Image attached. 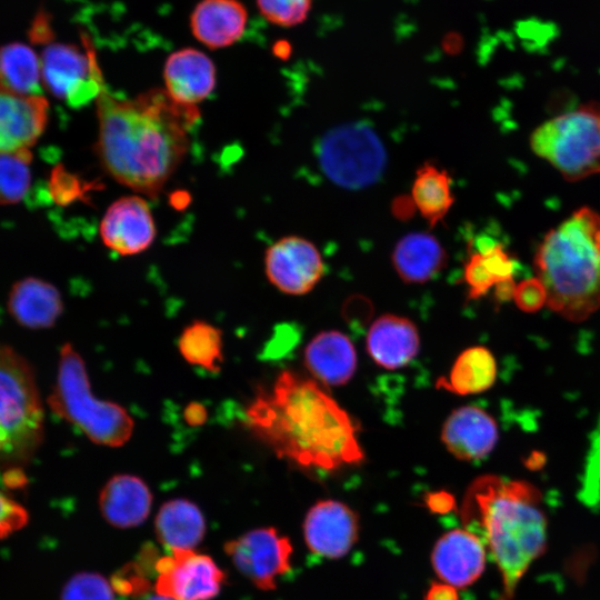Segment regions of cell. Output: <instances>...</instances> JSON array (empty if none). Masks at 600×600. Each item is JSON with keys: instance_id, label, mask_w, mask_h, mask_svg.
Masks as SVG:
<instances>
[{"instance_id": "cell-37", "label": "cell", "mask_w": 600, "mask_h": 600, "mask_svg": "<svg viewBox=\"0 0 600 600\" xmlns=\"http://www.w3.org/2000/svg\"><path fill=\"white\" fill-rule=\"evenodd\" d=\"M426 600H458V592L454 587L441 581L431 584Z\"/></svg>"}, {"instance_id": "cell-12", "label": "cell", "mask_w": 600, "mask_h": 600, "mask_svg": "<svg viewBox=\"0 0 600 600\" xmlns=\"http://www.w3.org/2000/svg\"><path fill=\"white\" fill-rule=\"evenodd\" d=\"M264 270L278 290L302 296L319 283L326 267L313 242L299 236H287L267 249Z\"/></svg>"}, {"instance_id": "cell-34", "label": "cell", "mask_w": 600, "mask_h": 600, "mask_svg": "<svg viewBox=\"0 0 600 600\" xmlns=\"http://www.w3.org/2000/svg\"><path fill=\"white\" fill-rule=\"evenodd\" d=\"M512 299L524 312H536L547 306L546 289L537 277L516 283Z\"/></svg>"}, {"instance_id": "cell-23", "label": "cell", "mask_w": 600, "mask_h": 600, "mask_svg": "<svg viewBox=\"0 0 600 600\" xmlns=\"http://www.w3.org/2000/svg\"><path fill=\"white\" fill-rule=\"evenodd\" d=\"M391 260L403 282L424 283L447 266L448 253L433 234L411 232L397 242Z\"/></svg>"}, {"instance_id": "cell-24", "label": "cell", "mask_w": 600, "mask_h": 600, "mask_svg": "<svg viewBox=\"0 0 600 600\" xmlns=\"http://www.w3.org/2000/svg\"><path fill=\"white\" fill-rule=\"evenodd\" d=\"M8 306L20 324L32 329L51 327L63 309L57 288L34 278L23 279L13 286Z\"/></svg>"}, {"instance_id": "cell-31", "label": "cell", "mask_w": 600, "mask_h": 600, "mask_svg": "<svg viewBox=\"0 0 600 600\" xmlns=\"http://www.w3.org/2000/svg\"><path fill=\"white\" fill-rule=\"evenodd\" d=\"M31 158L29 149L0 154V204L16 203L27 196Z\"/></svg>"}, {"instance_id": "cell-3", "label": "cell", "mask_w": 600, "mask_h": 600, "mask_svg": "<svg viewBox=\"0 0 600 600\" xmlns=\"http://www.w3.org/2000/svg\"><path fill=\"white\" fill-rule=\"evenodd\" d=\"M539 490L521 480L480 476L467 489L461 518L478 529L502 578L499 600H512L529 566L546 547L547 520Z\"/></svg>"}, {"instance_id": "cell-20", "label": "cell", "mask_w": 600, "mask_h": 600, "mask_svg": "<svg viewBox=\"0 0 600 600\" xmlns=\"http://www.w3.org/2000/svg\"><path fill=\"white\" fill-rule=\"evenodd\" d=\"M356 348L348 336L337 330L314 336L304 350V364L314 380L323 386L348 383L357 370Z\"/></svg>"}, {"instance_id": "cell-35", "label": "cell", "mask_w": 600, "mask_h": 600, "mask_svg": "<svg viewBox=\"0 0 600 600\" xmlns=\"http://www.w3.org/2000/svg\"><path fill=\"white\" fill-rule=\"evenodd\" d=\"M28 520L27 510L0 489V539L22 529Z\"/></svg>"}, {"instance_id": "cell-36", "label": "cell", "mask_w": 600, "mask_h": 600, "mask_svg": "<svg viewBox=\"0 0 600 600\" xmlns=\"http://www.w3.org/2000/svg\"><path fill=\"white\" fill-rule=\"evenodd\" d=\"M426 504L433 512H448L454 507L453 497L443 491L429 493L426 498Z\"/></svg>"}, {"instance_id": "cell-29", "label": "cell", "mask_w": 600, "mask_h": 600, "mask_svg": "<svg viewBox=\"0 0 600 600\" xmlns=\"http://www.w3.org/2000/svg\"><path fill=\"white\" fill-rule=\"evenodd\" d=\"M40 76L41 61L31 48L14 42L0 49V89L26 97L42 96Z\"/></svg>"}, {"instance_id": "cell-32", "label": "cell", "mask_w": 600, "mask_h": 600, "mask_svg": "<svg viewBox=\"0 0 600 600\" xmlns=\"http://www.w3.org/2000/svg\"><path fill=\"white\" fill-rule=\"evenodd\" d=\"M60 600H114L113 589L100 574L82 572L63 587Z\"/></svg>"}, {"instance_id": "cell-8", "label": "cell", "mask_w": 600, "mask_h": 600, "mask_svg": "<svg viewBox=\"0 0 600 600\" xmlns=\"http://www.w3.org/2000/svg\"><path fill=\"white\" fill-rule=\"evenodd\" d=\"M318 154L324 174L350 190L377 182L387 164L382 141L362 122L344 123L329 130L320 141Z\"/></svg>"}, {"instance_id": "cell-30", "label": "cell", "mask_w": 600, "mask_h": 600, "mask_svg": "<svg viewBox=\"0 0 600 600\" xmlns=\"http://www.w3.org/2000/svg\"><path fill=\"white\" fill-rule=\"evenodd\" d=\"M222 331L216 326L194 320L182 330L178 349L191 366L217 373L223 362Z\"/></svg>"}, {"instance_id": "cell-13", "label": "cell", "mask_w": 600, "mask_h": 600, "mask_svg": "<svg viewBox=\"0 0 600 600\" xmlns=\"http://www.w3.org/2000/svg\"><path fill=\"white\" fill-rule=\"evenodd\" d=\"M100 236L106 247L121 256L146 251L156 238L148 203L138 196L116 200L102 217Z\"/></svg>"}, {"instance_id": "cell-33", "label": "cell", "mask_w": 600, "mask_h": 600, "mask_svg": "<svg viewBox=\"0 0 600 600\" xmlns=\"http://www.w3.org/2000/svg\"><path fill=\"white\" fill-rule=\"evenodd\" d=\"M257 3L266 19L282 27L302 22L311 7V0H257Z\"/></svg>"}, {"instance_id": "cell-1", "label": "cell", "mask_w": 600, "mask_h": 600, "mask_svg": "<svg viewBox=\"0 0 600 600\" xmlns=\"http://www.w3.org/2000/svg\"><path fill=\"white\" fill-rule=\"evenodd\" d=\"M96 101V151L102 167L117 182L157 197L188 151L198 108L174 101L161 89L126 100L103 87Z\"/></svg>"}, {"instance_id": "cell-2", "label": "cell", "mask_w": 600, "mask_h": 600, "mask_svg": "<svg viewBox=\"0 0 600 600\" xmlns=\"http://www.w3.org/2000/svg\"><path fill=\"white\" fill-rule=\"evenodd\" d=\"M246 423L278 458L298 467L333 471L364 460L352 417L319 382L289 370L257 393Z\"/></svg>"}, {"instance_id": "cell-9", "label": "cell", "mask_w": 600, "mask_h": 600, "mask_svg": "<svg viewBox=\"0 0 600 600\" xmlns=\"http://www.w3.org/2000/svg\"><path fill=\"white\" fill-rule=\"evenodd\" d=\"M41 73L49 91L72 108L97 99L104 87L91 52L63 43L47 46L41 56Z\"/></svg>"}, {"instance_id": "cell-25", "label": "cell", "mask_w": 600, "mask_h": 600, "mask_svg": "<svg viewBox=\"0 0 600 600\" xmlns=\"http://www.w3.org/2000/svg\"><path fill=\"white\" fill-rule=\"evenodd\" d=\"M159 541L173 550H193L206 532V522L200 509L186 499H173L163 503L154 521Z\"/></svg>"}, {"instance_id": "cell-19", "label": "cell", "mask_w": 600, "mask_h": 600, "mask_svg": "<svg viewBox=\"0 0 600 600\" xmlns=\"http://www.w3.org/2000/svg\"><path fill=\"white\" fill-rule=\"evenodd\" d=\"M166 91L177 102L196 106L216 87V67L203 52L187 48L169 56L163 72Z\"/></svg>"}, {"instance_id": "cell-26", "label": "cell", "mask_w": 600, "mask_h": 600, "mask_svg": "<svg viewBox=\"0 0 600 600\" xmlns=\"http://www.w3.org/2000/svg\"><path fill=\"white\" fill-rule=\"evenodd\" d=\"M516 262L500 242L480 246L469 254L463 268V281L469 299L488 294L501 282L513 280Z\"/></svg>"}, {"instance_id": "cell-40", "label": "cell", "mask_w": 600, "mask_h": 600, "mask_svg": "<svg viewBox=\"0 0 600 600\" xmlns=\"http://www.w3.org/2000/svg\"><path fill=\"white\" fill-rule=\"evenodd\" d=\"M147 600H174L172 598H169V597H164V596H161V594H158L157 596H153V597H150L149 599Z\"/></svg>"}, {"instance_id": "cell-11", "label": "cell", "mask_w": 600, "mask_h": 600, "mask_svg": "<svg viewBox=\"0 0 600 600\" xmlns=\"http://www.w3.org/2000/svg\"><path fill=\"white\" fill-rule=\"evenodd\" d=\"M154 569L157 593L174 600H210L224 579L210 557L193 550H173L158 559Z\"/></svg>"}, {"instance_id": "cell-27", "label": "cell", "mask_w": 600, "mask_h": 600, "mask_svg": "<svg viewBox=\"0 0 600 600\" xmlns=\"http://www.w3.org/2000/svg\"><path fill=\"white\" fill-rule=\"evenodd\" d=\"M496 378L497 362L492 352L476 346L458 356L448 378H440L437 386L454 394L469 396L487 391Z\"/></svg>"}, {"instance_id": "cell-18", "label": "cell", "mask_w": 600, "mask_h": 600, "mask_svg": "<svg viewBox=\"0 0 600 600\" xmlns=\"http://www.w3.org/2000/svg\"><path fill=\"white\" fill-rule=\"evenodd\" d=\"M366 347L376 364L387 370H397L416 358L420 349V336L410 319L383 314L369 328Z\"/></svg>"}, {"instance_id": "cell-14", "label": "cell", "mask_w": 600, "mask_h": 600, "mask_svg": "<svg viewBox=\"0 0 600 600\" xmlns=\"http://www.w3.org/2000/svg\"><path fill=\"white\" fill-rule=\"evenodd\" d=\"M358 530L356 512L337 500L318 501L303 522L307 546L313 553L327 558L344 556L357 541Z\"/></svg>"}, {"instance_id": "cell-4", "label": "cell", "mask_w": 600, "mask_h": 600, "mask_svg": "<svg viewBox=\"0 0 600 600\" xmlns=\"http://www.w3.org/2000/svg\"><path fill=\"white\" fill-rule=\"evenodd\" d=\"M547 306L571 322L600 308V213L581 207L551 229L534 254Z\"/></svg>"}, {"instance_id": "cell-7", "label": "cell", "mask_w": 600, "mask_h": 600, "mask_svg": "<svg viewBox=\"0 0 600 600\" xmlns=\"http://www.w3.org/2000/svg\"><path fill=\"white\" fill-rule=\"evenodd\" d=\"M531 150L567 181L600 173V101H588L537 127Z\"/></svg>"}, {"instance_id": "cell-28", "label": "cell", "mask_w": 600, "mask_h": 600, "mask_svg": "<svg viewBox=\"0 0 600 600\" xmlns=\"http://www.w3.org/2000/svg\"><path fill=\"white\" fill-rule=\"evenodd\" d=\"M411 199L430 227L442 221L454 202L448 171L423 163L416 172Z\"/></svg>"}, {"instance_id": "cell-6", "label": "cell", "mask_w": 600, "mask_h": 600, "mask_svg": "<svg viewBox=\"0 0 600 600\" xmlns=\"http://www.w3.org/2000/svg\"><path fill=\"white\" fill-rule=\"evenodd\" d=\"M49 403L97 444L121 447L133 432V419L123 407L91 392L83 359L70 343L60 350L57 383Z\"/></svg>"}, {"instance_id": "cell-17", "label": "cell", "mask_w": 600, "mask_h": 600, "mask_svg": "<svg viewBox=\"0 0 600 600\" xmlns=\"http://www.w3.org/2000/svg\"><path fill=\"white\" fill-rule=\"evenodd\" d=\"M48 111L43 96L26 97L0 89V154L31 147L46 128Z\"/></svg>"}, {"instance_id": "cell-10", "label": "cell", "mask_w": 600, "mask_h": 600, "mask_svg": "<svg viewBox=\"0 0 600 600\" xmlns=\"http://www.w3.org/2000/svg\"><path fill=\"white\" fill-rule=\"evenodd\" d=\"M236 568L261 590L276 588L277 578L290 570L292 547L273 528L251 530L226 543Z\"/></svg>"}, {"instance_id": "cell-21", "label": "cell", "mask_w": 600, "mask_h": 600, "mask_svg": "<svg viewBox=\"0 0 600 600\" xmlns=\"http://www.w3.org/2000/svg\"><path fill=\"white\" fill-rule=\"evenodd\" d=\"M152 494L147 483L132 474H117L103 486L99 496L102 517L116 528H132L148 517Z\"/></svg>"}, {"instance_id": "cell-39", "label": "cell", "mask_w": 600, "mask_h": 600, "mask_svg": "<svg viewBox=\"0 0 600 600\" xmlns=\"http://www.w3.org/2000/svg\"><path fill=\"white\" fill-rule=\"evenodd\" d=\"M416 209V206L411 198H398L393 202L392 211L397 218L400 219H407L409 218L413 210Z\"/></svg>"}, {"instance_id": "cell-22", "label": "cell", "mask_w": 600, "mask_h": 600, "mask_svg": "<svg viewBox=\"0 0 600 600\" xmlns=\"http://www.w3.org/2000/svg\"><path fill=\"white\" fill-rule=\"evenodd\" d=\"M247 18V10L238 0H201L191 13L190 26L201 43L219 49L242 37Z\"/></svg>"}, {"instance_id": "cell-15", "label": "cell", "mask_w": 600, "mask_h": 600, "mask_svg": "<svg viewBox=\"0 0 600 600\" xmlns=\"http://www.w3.org/2000/svg\"><path fill=\"white\" fill-rule=\"evenodd\" d=\"M499 429L496 420L477 406L453 410L441 429V440L457 459L474 461L487 457L496 447Z\"/></svg>"}, {"instance_id": "cell-16", "label": "cell", "mask_w": 600, "mask_h": 600, "mask_svg": "<svg viewBox=\"0 0 600 600\" xmlns=\"http://www.w3.org/2000/svg\"><path fill=\"white\" fill-rule=\"evenodd\" d=\"M431 561L442 582L454 588L468 587L484 569L483 541L468 529H454L437 541Z\"/></svg>"}, {"instance_id": "cell-38", "label": "cell", "mask_w": 600, "mask_h": 600, "mask_svg": "<svg viewBox=\"0 0 600 600\" xmlns=\"http://www.w3.org/2000/svg\"><path fill=\"white\" fill-rule=\"evenodd\" d=\"M208 417L206 408L200 403H190L184 410V419L190 426H200Z\"/></svg>"}, {"instance_id": "cell-5", "label": "cell", "mask_w": 600, "mask_h": 600, "mask_svg": "<svg viewBox=\"0 0 600 600\" xmlns=\"http://www.w3.org/2000/svg\"><path fill=\"white\" fill-rule=\"evenodd\" d=\"M43 432V408L29 364L0 344V469L22 483L18 469L38 448Z\"/></svg>"}]
</instances>
